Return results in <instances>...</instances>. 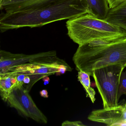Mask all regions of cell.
<instances>
[{"label":"cell","mask_w":126,"mask_h":126,"mask_svg":"<svg viewBox=\"0 0 126 126\" xmlns=\"http://www.w3.org/2000/svg\"><path fill=\"white\" fill-rule=\"evenodd\" d=\"M17 87L16 75H0V93L4 101H7L10 94Z\"/></svg>","instance_id":"7c38bea8"},{"label":"cell","mask_w":126,"mask_h":126,"mask_svg":"<svg viewBox=\"0 0 126 126\" xmlns=\"http://www.w3.org/2000/svg\"><path fill=\"white\" fill-rule=\"evenodd\" d=\"M86 14H89L88 11L81 0H57L48 6L38 9L2 12L0 15V30L1 33H4L26 27H40Z\"/></svg>","instance_id":"6da1fadb"},{"label":"cell","mask_w":126,"mask_h":126,"mask_svg":"<svg viewBox=\"0 0 126 126\" xmlns=\"http://www.w3.org/2000/svg\"><path fill=\"white\" fill-rule=\"evenodd\" d=\"M88 119L107 126H126V108L124 105H118L108 109L95 110L90 113Z\"/></svg>","instance_id":"52a82bcc"},{"label":"cell","mask_w":126,"mask_h":126,"mask_svg":"<svg viewBox=\"0 0 126 126\" xmlns=\"http://www.w3.org/2000/svg\"><path fill=\"white\" fill-rule=\"evenodd\" d=\"M126 95V71H123L121 75L119 88V97L122 95Z\"/></svg>","instance_id":"5bb4252c"},{"label":"cell","mask_w":126,"mask_h":126,"mask_svg":"<svg viewBox=\"0 0 126 126\" xmlns=\"http://www.w3.org/2000/svg\"><path fill=\"white\" fill-rule=\"evenodd\" d=\"M65 61L57 56L48 55L32 59L29 62L14 65L0 71V75L22 74L28 76L31 81L26 88L30 91L34 85L45 77L72 71Z\"/></svg>","instance_id":"277c9868"},{"label":"cell","mask_w":126,"mask_h":126,"mask_svg":"<svg viewBox=\"0 0 126 126\" xmlns=\"http://www.w3.org/2000/svg\"><path fill=\"white\" fill-rule=\"evenodd\" d=\"M29 93L23 86L16 87L10 94L6 102L21 115L40 124H47V117L37 107Z\"/></svg>","instance_id":"8992f818"},{"label":"cell","mask_w":126,"mask_h":126,"mask_svg":"<svg viewBox=\"0 0 126 126\" xmlns=\"http://www.w3.org/2000/svg\"><path fill=\"white\" fill-rule=\"evenodd\" d=\"M31 81V79L30 77L28 76H25V79H24V84H29Z\"/></svg>","instance_id":"d6986e66"},{"label":"cell","mask_w":126,"mask_h":126,"mask_svg":"<svg viewBox=\"0 0 126 126\" xmlns=\"http://www.w3.org/2000/svg\"><path fill=\"white\" fill-rule=\"evenodd\" d=\"M16 75V76L17 80V87H22L24 85V79H25V75L22 74H17Z\"/></svg>","instance_id":"e0dca14e"},{"label":"cell","mask_w":126,"mask_h":126,"mask_svg":"<svg viewBox=\"0 0 126 126\" xmlns=\"http://www.w3.org/2000/svg\"><path fill=\"white\" fill-rule=\"evenodd\" d=\"M124 0H107L110 9L115 8L121 3Z\"/></svg>","instance_id":"2e32d148"},{"label":"cell","mask_w":126,"mask_h":126,"mask_svg":"<svg viewBox=\"0 0 126 126\" xmlns=\"http://www.w3.org/2000/svg\"><path fill=\"white\" fill-rule=\"evenodd\" d=\"M68 36L79 46L97 40H113L126 37L123 29L86 14L68 20L66 22Z\"/></svg>","instance_id":"3957f363"},{"label":"cell","mask_w":126,"mask_h":126,"mask_svg":"<svg viewBox=\"0 0 126 126\" xmlns=\"http://www.w3.org/2000/svg\"><path fill=\"white\" fill-rule=\"evenodd\" d=\"M62 126H84V125L80 121H65L63 122Z\"/></svg>","instance_id":"9a60e30c"},{"label":"cell","mask_w":126,"mask_h":126,"mask_svg":"<svg viewBox=\"0 0 126 126\" xmlns=\"http://www.w3.org/2000/svg\"><path fill=\"white\" fill-rule=\"evenodd\" d=\"M73 60L78 71L92 76L96 69L113 65L126 67V37L97 40L79 46Z\"/></svg>","instance_id":"7a4b0ae2"},{"label":"cell","mask_w":126,"mask_h":126,"mask_svg":"<svg viewBox=\"0 0 126 126\" xmlns=\"http://www.w3.org/2000/svg\"><path fill=\"white\" fill-rule=\"evenodd\" d=\"M90 75L81 71H78V79L86 91L87 97L90 99L92 102L94 103L95 101L96 93L95 90L91 86Z\"/></svg>","instance_id":"4fadbf2b"},{"label":"cell","mask_w":126,"mask_h":126,"mask_svg":"<svg viewBox=\"0 0 126 126\" xmlns=\"http://www.w3.org/2000/svg\"><path fill=\"white\" fill-rule=\"evenodd\" d=\"M105 20L126 31V0L110 9Z\"/></svg>","instance_id":"8fae6325"},{"label":"cell","mask_w":126,"mask_h":126,"mask_svg":"<svg viewBox=\"0 0 126 126\" xmlns=\"http://www.w3.org/2000/svg\"><path fill=\"white\" fill-rule=\"evenodd\" d=\"M48 55L57 56L56 51L41 52L32 54H14L6 51L1 50L0 51V71L14 65L29 62L32 59Z\"/></svg>","instance_id":"9c48e42d"},{"label":"cell","mask_w":126,"mask_h":126,"mask_svg":"<svg viewBox=\"0 0 126 126\" xmlns=\"http://www.w3.org/2000/svg\"><path fill=\"white\" fill-rule=\"evenodd\" d=\"M89 14L98 19L105 20L110 10L107 0H81Z\"/></svg>","instance_id":"30bf717a"},{"label":"cell","mask_w":126,"mask_h":126,"mask_svg":"<svg viewBox=\"0 0 126 126\" xmlns=\"http://www.w3.org/2000/svg\"><path fill=\"white\" fill-rule=\"evenodd\" d=\"M125 106V107L126 108V103H125V104L124 105Z\"/></svg>","instance_id":"44dd1931"},{"label":"cell","mask_w":126,"mask_h":126,"mask_svg":"<svg viewBox=\"0 0 126 126\" xmlns=\"http://www.w3.org/2000/svg\"><path fill=\"white\" fill-rule=\"evenodd\" d=\"M42 79L46 84H48L49 83V81H50V79H49L48 76L45 77L43 78Z\"/></svg>","instance_id":"ffe728a7"},{"label":"cell","mask_w":126,"mask_h":126,"mask_svg":"<svg viewBox=\"0 0 126 126\" xmlns=\"http://www.w3.org/2000/svg\"><path fill=\"white\" fill-rule=\"evenodd\" d=\"M57 0H0V9L12 13L46 7Z\"/></svg>","instance_id":"ba28073f"},{"label":"cell","mask_w":126,"mask_h":126,"mask_svg":"<svg viewBox=\"0 0 126 126\" xmlns=\"http://www.w3.org/2000/svg\"><path fill=\"white\" fill-rule=\"evenodd\" d=\"M125 68L113 65L93 71L92 76L102 99L103 108L108 109L119 105V81Z\"/></svg>","instance_id":"5b68a950"},{"label":"cell","mask_w":126,"mask_h":126,"mask_svg":"<svg viewBox=\"0 0 126 126\" xmlns=\"http://www.w3.org/2000/svg\"><path fill=\"white\" fill-rule=\"evenodd\" d=\"M40 94L42 97L47 98L48 97V93L47 91L46 90H43L40 92Z\"/></svg>","instance_id":"ac0fdd59"}]
</instances>
